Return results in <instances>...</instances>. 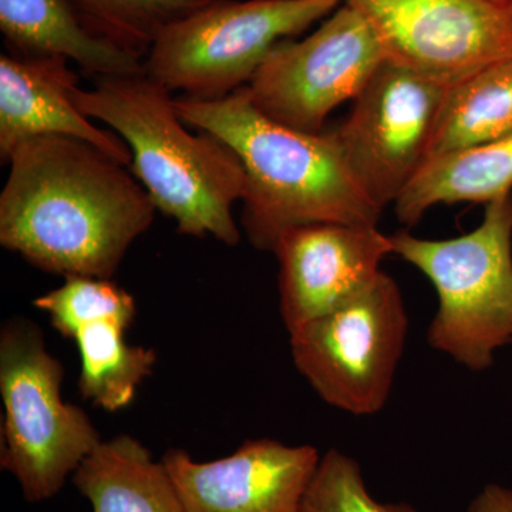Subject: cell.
Returning a JSON list of instances; mask_svg holds the SVG:
<instances>
[{"label":"cell","mask_w":512,"mask_h":512,"mask_svg":"<svg viewBox=\"0 0 512 512\" xmlns=\"http://www.w3.org/2000/svg\"><path fill=\"white\" fill-rule=\"evenodd\" d=\"M127 326L114 320H96L74 333L80 353L79 392L106 412L126 409L138 386L153 373L157 353L128 345Z\"/></svg>","instance_id":"cell-18"},{"label":"cell","mask_w":512,"mask_h":512,"mask_svg":"<svg viewBox=\"0 0 512 512\" xmlns=\"http://www.w3.org/2000/svg\"><path fill=\"white\" fill-rule=\"evenodd\" d=\"M493 2L501 3V5H508V3H512V0H493Z\"/></svg>","instance_id":"cell-23"},{"label":"cell","mask_w":512,"mask_h":512,"mask_svg":"<svg viewBox=\"0 0 512 512\" xmlns=\"http://www.w3.org/2000/svg\"><path fill=\"white\" fill-rule=\"evenodd\" d=\"M79 86L64 57H0V158L8 163L15 147L28 138L64 136L93 144L130 168L126 141L94 126L74 104Z\"/></svg>","instance_id":"cell-13"},{"label":"cell","mask_w":512,"mask_h":512,"mask_svg":"<svg viewBox=\"0 0 512 512\" xmlns=\"http://www.w3.org/2000/svg\"><path fill=\"white\" fill-rule=\"evenodd\" d=\"M8 163L0 244L47 274L111 279L156 218L130 168L79 138H28Z\"/></svg>","instance_id":"cell-1"},{"label":"cell","mask_w":512,"mask_h":512,"mask_svg":"<svg viewBox=\"0 0 512 512\" xmlns=\"http://www.w3.org/2000/svg\"><path fill=\"white\" fill-rule=\"evenodd\" d=\"M72 481L93 512H185L163 461L128 434L101 441Z\"/></svg>","instance_id":"cell-15"},{"label":"cell","mask_w":512,"mask_h":512,"mask_svg":"<svg viewBox=\"0 0 512 512\" xmlns=\"http://www.w3.org/2000/svg\"><path fill=\"white\" fill-rule=\"evenodd\" d=\"M0 30L9 55L64 57L94 79L146 72L144 59L84 28L66 0H0Z\"/></svg>","instance_id":"cell-14"},{"label":"cell","mask_w":512,"mask_h":512,"mask_svg":"<svg viewBox=\"0 0 512 512\" xmlns=\"http://www.w3.org/2000/svg\"><path fill=\"white\" fill-rule=\"evenodd\" d=\"M171 93L144 72L96 77L92 89L76 86L72 97L84 116L126 141L131 173L180 234L235 247L241 231L232 207L247 191L244 165L220 138L191 134Z\"/></svg>","instance_id":"cell-3"},{"label":"cell","mask_w":512,"mask_h":512,"mask_svg":"<svg viewBox=\"0 0 512 512\" xmlns=\"http://www.w3.org/2000/svg\"><path fill=\"white\" fill-rule=\"evenodd\" d=\"M386 59L372 26L342 3L305 39L279 43L247 87L269 119L319 134L329 114L355 100Z\"/></svg>","instance_id":"cell-8"},{"label":"cell","mask_w":512,"mask_h":512,"mask_svg":"<svg viewBox=\"0 0 512 512\" xmlns=\"http://www.w3.org/2000/svg\"><path fill=\"white\" fill-rule=\"evenodd\" d=\"M35 306L45 312L53 326L66 338L73 339L87 323L114 320L128 326L136 318V301L110 279L67 276L60 288L35 299Z\"/></svg>","instance_id":"cell-20"},{"label":"cell","mask_w":512,"mask_h":512,"mask_svg":"<svg viewBox=\"0 0 512 512\" xmlns=\"http://www.w3.org/2000/svg\"><path fill=\"white\" fill-rule=\"evenodd\" d=\"M379 36L387 59L451 87L512 56V3L342 0Z\"/></svg>","instance_id":"cell-10"},{"label":"cell","mask_w":512,"mask_h":512,"mask_svg":"<svg viewBox=\"0 0 512 512\" xmlns=\"http://www.w3.org/2000/svg\"><path fill=\"white\" fill-rule=\"evenodd\" d=\"M320 457L308 444L264 439L218 460L197 461L171 448L161 461L185 512H301Z\"/></svg>","instance_id":"cell-11"},{"label":"cell","mask_w":512,"mask_h":512,"mask_svg":"<svg viewBox=\"0 0 512 512\" xmlns=\"http://www.w3.org/2000/svg\"><path fill=\"white\" fill-rule=\"evenodd\" d=\"M210 0H66L84 28L99 39L146 59L173 23Z\"/></svg>","instance_id":"cell-19"},{"label":"cell","mask_w":512,"mask_h":512,"mask_svg":"<svg viewBox=\"0 0 512 512\" xmlns=\"http://www.w3.org/2000/svg\"><path fill=\"white\" fill-rule=\"evenodd\" d=\"M448 87L386 59L333 131L350 174L384 211L429 161Z\"/></svg>","instance_id":"cell-9"},{"label":"cell","mask_w":512,"mask_h":512,"mask_svg":"<svg viewBox=\"0 0 512 512\" xmlns=\"http://www.w3.org/2000/svg\"><path fill=\"white\" fill-rule=\"evenodd\" d=\"M301 512H417L407 503H382L370 494L362 467L336 448L320 457Z\"/></svg>","instance_id":"cell-21"},{"label":"cell","mask_w":512,"mask_h":512,"mask_svg":"<svg viewBox=\"0 0 512 512\" xmlns=\"http://www.w3.org/2000/svg\"><path fill=\"white\" fill-rule=\"evenodd\" d=\"M512 192V133L481 146L431 157L394 204L406 227L434 205L490 204Z\"/></svg>","instance_id":"cell-16"},{"label":"cell","mask_w":512,"mask_h":512,"mask_svg":"<svg viewBox=\"0 0 512 512\" xmlns=\"http://www.w3.org/2000/svg\"><path fill=\"white\" fill-rule=\"evenodd\" d=\"M393 254L434 286L439 308L427 329L437 352L471 372L493 366L512 343V192L485 205L474 231L450 239L390 235Z\"/></svg>","instance_id":"cell-4"},{"label":"cell","mask_w":512,"mask_h":512,"mask_svg":"<svg viewBox=\"0 0 512 512\" xmlns=\"http://www.w3.org/2000/svg\"><path fill=\"white\" fill-rule=\"evenodd\" d=\"M342 0H210L173 23L144 59L148 76L192 99L248 86L279 43L328 18Z\"/></svg>","instance_id":"cell-6"},{"label":"cell","mask_w":512,"mask_h":512,"mask_svg":"<svg viewBox=\"0 0 512 512\" xmlns=\"http://www.w3.org/2000/svg\"><path fill=\"white\" fill-rule=\"evenodd\" d=\"M274 254L279 311L291 333L372 284L393 245L377 225L316 224L286 232Z\"/></svg>","instance_id":"cell-12"},{"label":"cell","mask_w":512,"mask_h":512,"mask_svg":"<svg viewBox=\"0 0 512 512\" xmlns=\"http://www.w3.org/2000/svg\"><path fill=\"white\" fill-rule=\"evenodd\" d=\"M467 512H512V490L488 484L468 505Z\"/></svg>","instance_id":"cell-22"},{"label":"cell","mask_w":512,"mask_h":512,"mask_svg":"<svg viewBox=\"0 0 512 512\" xmlns=\"http://www.w3.org/2000/svg\"><path fill=\"white\" fill-rule=\"evenodd\" d=\"M407 332L402 292L382 271L348 302L289 333L293 363L323 402L372 416L392 393Z\"/></svg>","instance_id":"cell-7"},{"label":"cell","mask_w":512,"mask_h":512,"mask_svg":"<svg viewBox=\"0 0 512 512\" xmlns=\"http://www.w3.org/2000/svg\"><path fill=\"white\" fill-rule=\"evenodd\" d=\"M63 379L64 367L47 350L42 330L28 319L8 320L0 332V466L28 503L59 494L103 441L87 413L64 402Z\"/></svg>","instance_id":"cell-5"},{"label":"cell","mask_w":512,"mask_h":512,"mask_svg":"<svg viewBox=\"0 0 512 512\" xmlns=\"http://www.w3.org/2000/svg\"><path fill=\"white\" fill-rule=\"evenodd\" d=\"M187 126L220 138L244 165L241 222L249 242L274 252L291 229L316 224L377 225L383 212L350 174L333 131L311 134L265 116L248 87L218 99H175Z\"/></svg>","instance_id":"cell-2"},{"label":"cell","mask_w":512,"mask_h":512,"mask_svg":"<svg viewBox=\"0 0 512 512\" xmlns=\"http://www.w3.org/2000/svg\"><path fill=\"white\" fill-rule=\"evenodd\" d=\"M512 133V56L448 87L430 158Z\"/></svg>","instance_id":"cell-17"}]
</instances>
